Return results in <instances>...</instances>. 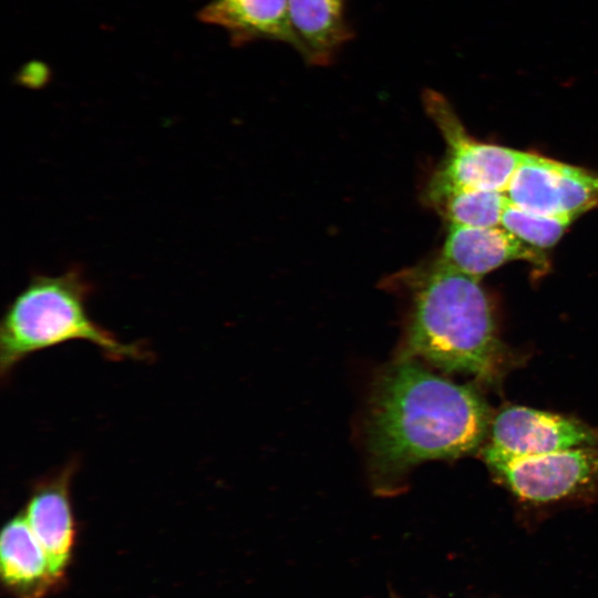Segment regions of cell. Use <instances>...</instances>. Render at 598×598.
<instances>
[{
    "label": "cell",
    "mask_w": 598,
    "mask_h": 598,
    "mask_svg": "<svg viewBox=\"0 0 598 598\" xmlns=\"http://www.w3.org/2000/svg\"><path fill=\"white\" fill-rule=\"evenodd\" d=\"M492 420L487 403L472 386L404 359L389 367L374 389L370 453L386 475L424 461L456 458L477 450Z\"/></svg>",
    "instance_id": "obj_1"
},
{
    "label": "cell",
    "mask_w": 598,
    "mask_h": 598,
    "mask_svg": "<svg viewBox=\"0 0 598 598\" xmlns=\"http://www.w3.org/2000/svg\"><path fill=\"white\" fill-rule=\"evenodd\" d=\"M411 293L406 349L434 367L480 379L496 375L501 344L480 279L440 257L399 276Z\"/></svg>",
    "instance_id": "obj_2"
},
{
    "label": "cell",
    "mask_w": 598,
    "mask_h": 598,
    "mask_svg": "<svg viewBox=\"0 0 598 598\" xmlns=\"http://www.w3.org/2000/svg\"><path fill=\"white\" fill-rule=\"evenodd\" d=\"M92 291L80 267L60 275H33L2 316L1 377L28 355L74 340L91 342L116 361L147 358L143 347L122 342L90 318L86 301Z\"/></svg>",
    "instance_id": "obj_3"
},
{
    "label": "cell",
    "mask_w": 598,
    "mask_h": 598,
    "mask_svg": "<svg viewBox=\"0 0 598 598\" xmlns=\"http://www.w3.org/2000/svg\"><path fill=\"white\" fill-rule=\"evenodd\" d=\"M422 103L446 144L424 198L458 188L505 192L525 152L474 140L448 99L433 89L423 90Z\"/></svg>",
    "instance_id": "obj_4"
},
{
    "label": "cell",
    "mask_w": 598,
    "mask_h": 598,
    "mask_svg": "<svg viewBox=\"0 0 598 598\" xmlns=\"http://www.w3.org/2000/svg\"><path fill=\"white\" fill-rule=\"evenodd\" d=\"M504 193L522 209L575 219L598 206V174L525 152Z\"/></svg>",
    "instance_id": "obj_5"
},
{
    "label": "cell",
    "mask_w": 598,
    "mask_h": 598,
    "mask_svg": "<svg viewBox=\"0 0 598 598\" xmlns=\"http://www.w3.org/2000/svg\"><path fill=\"white\" fill-rule=\"evenodd\" d=\"M484 461L494 464L581 446H598V431L575 419L507 406L492 420Z\"/></svg>",
    "instance_id": "obj_6"
},
{
    "label": "cell",
    "mask_w": 598,
    "mask_h": 598,
    "mask_svg": "<svg viewBox=\"0 0 598 598\" xmlns=\"http://www.w3.org/2000/svg\"><path fill=\"white\" fill-rule=\"evenodd\" d=\"M489 467L518 497L547 503L576 494L598 478V446L520 457Z\"/></svg>",
    "instance_id": "obj_7"
},
{
    "label": "cell",
    "mask_w": 598,
    "mask_h": 598,
    "mask_svg": "<svg viewBox=\"0 0 598 598\" xmlns=\"http://www.w3.org/2000/svg\"><path fill=\"white\" fill-rule=\"evenodd\" d=\"M76 463L38 481L25 505V519L45 551L51 571L59 580L69 565L75 522L71 504V482Z\"/></svg>",
    "instance_id": "obj_8"
},
{
    "label": "cell",
    "mask_w": 598,
    "mask_h": 598,
    "mask_svg": "<svg viewBox=\"0 0 598 598\" xmlns=\"http://www.w3.org/2000/svg\"><path fill=\"white\" fill-rule=\"evenodd\" d=\"M440 258L454 269L477 279L514 260L546 267L542 250L526 245L499 225H451Z\"/></svg>",
    "instance_id": "obj_9"
},
{
    "label": "cell",
    "mask_w": 598,
    "mask_h": 598,
    "mask_svg": "<svg viewBox=\"0 0 598 598\" xmlns=\"http://www.w3.org/2000/svg\"><path fill=\"white\" fill-rule=\"evenodd\" d=\"M288 12L295 51L309 65H330L354 35L347 0H288Z\"/></svg>",
    "instance_id": "obj_10"
},
{
    "label": "cell",
    "mask_w": 598,
    "mask_h": 598,
    "mask_svg": "<svg viewBox=\"0 0 598 598\" xmlns=\"http://www.w3.org/2000/svg\"><path fill=\"white\" fill-rule=\"evenodd\" d=\"M199 19L223 28L233 45L267 40L296 48L288 0H210L199 12Z\"/></svg>",
    "instance_id": "obj_11"
},
{
    "label": "cell",
    "mask_w": 598,
    "mask_h": 598,
    "mask_svg": "<svg viewBox=\"0 0 598 598\" xmlns=\"http://www.w3.org/2000/svg\"><path fill=\"white\" fill-rule=\"evenodd\" d=\"M0 564L3 581L20 598H42L58 581L23 513L14 515L1 530Z\"/></svg>",
    "instance_id": "obj_12"
},
{
    "label": "cell",
    "mask_w": 598,
    "mask_h": 598,
    "mask_svg": "<svg viewBox=\"0 0 598 598\" xmlns=\"http://www.w3.org/2000/svg\"><path fill=\"white\" fill-rule=\"evenodd\" d=\"M450 225L493 227L501 225L508 205L504 192L484 189H450L424 198Z\"/></svg>",
    "instance_id": "obj_13"
},
{
    "label": "cell",
    "mask_w": 598,
    "mask_h": 598,
    "mask_svg": "<svg viewBox=\"0 0 598 598\" xmlns=\"http://www.w3.org/2000/svg\"><path fill=\"white\" fill-rule=\"evenodd\" d=\"M573 220L570 217L535 214L508 203L501 226L526 245L542 250L555 246Z\"/></svg>",
    "instance_id": "obj_14"
}]
</instances>
